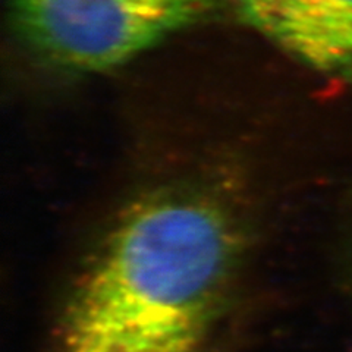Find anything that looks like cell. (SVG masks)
Instances as JSON below:
<instances>
[{
	"instance_id": "obj_1",
	"label": "cell",
	"mask_w": 352,
	"mask_h": 352,
	"mask_svg": "<svg viewBox=\"0 0 352 352\" xmlns=\"http://www.w3.org/2000/svg\"><path fill=\"white\" fill-rule=\"evenodd\" d=\"M241 256L222 206L164 194L132 206L87 260L59 320V352H197Z\"/></svg>"
},
{
	"instance_id": "obj_2",
	"label": "cell",
	"mask_w": 352,
	"mask_h": 352,
	"mask_svg": "<svg viewBox=\"0 0 352 352\" xmlns=\"http://www.w3.org/2000/svg\"><path fill=\"white\" fill-rule=\"evenodd\" d=\"M214 0H14V21L44 58L107 71L204 18Z\"/></svg>"
},
{
	"instance_id": "obj_3",
	"label": "cell",
	"mask_w": 352,
	"mask_h": 352,
	"mask_svg": "<svg viewBox=\"0 0 352 352\" xmlns=\"http://www.w3.org/2000/svg\"><path fill=\"white\" fill-rule=\"evenodd\" d=\"M238 9L307 68L352 82V0H238Z\"/></svg>"
}]
</instances>
